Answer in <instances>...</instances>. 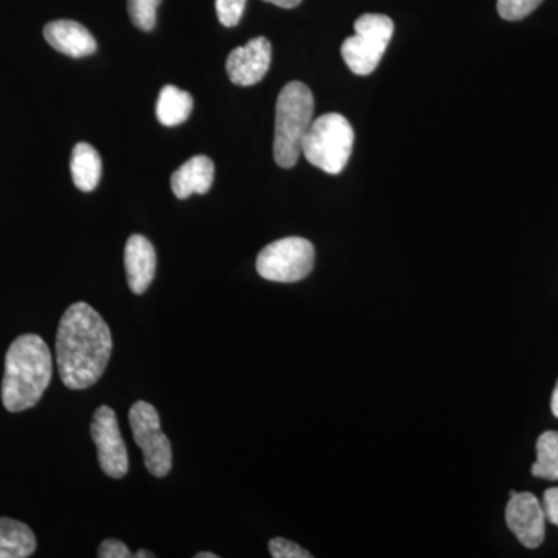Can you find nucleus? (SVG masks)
Segmentation results:
<instances>
[{"instance_id":"nucleus-1","label":"nucleus","mask_w":558,"mask_h":558,"mask_svg":"<svg viewBox=\"0 0 558 558\" xmlns=\"http://www.w3.org/2000/svg\"><path fill=\"white\" fill-rule=\"evenodd\" d=\"M112 354L108 323L87 303L72 304L64 312L57 333V363L62 384L86 389L97 384Z\"/></svg>"},{"instance_id":"nucleus-2","label":"nucleus","mask_w":558,"mask_h":558,"mask_svg":"<svg viewBox=\"0 0 558 558\" xmlns=\"http://www.w3.org/2000/svg\"><path fill=\"white\" fill-rule=\"evenodd\" d=\"M53 359L46 341L25 333L11 343L5 355L2 403L11 413L35 407L50 385Z\"/></svg>"},{"instance_id":"nucleus-3","label":"nucleus","mask_w":558,"mask_h":558,"mask_svg":"<svg viewBox=\"0 0 558 558\" xmlns=\"http://www.w3.org/2000/svg\"><path fill=\"white\" fill-rule=\"evenodd\" d=\"M314 121V95L306 84L292 81L279 92L275 117L274 156L278 167L293 168Z\"/></svg>"},{"instance_id":"nucleus-4","label":"nucleus","mask_w":558,"mask_h":558,"mask_svg":"<svg viewBox=\"0 0 558 558\" xmlns=\"http://www.w3.org/2000/svg\"><path fill=\"white\" fill-rule=\"evenodd\" d=\"M354 130L340 113L330 112L312 121L301 154L314 167L330 175L340 174L351 159Z\"/></svg>"},{"instance_id":"nucleus-5","label":"nucleus","mask_w":558,"mask_h":558,"mask_svg":"<svg viewBox=\"0 0 558 558\" xmlns=\"http://www.w3.org/2000/svg\"><path fill=\"white\" fill-rule=\"evenodd\" d=\"M354 28L355 35L341 46V57L355 75H371L379 65L395 35V22L385 14L368 13L355 21Z\"/></svg>"},{"instance_id":"nucleus-6","label":"nucleus","mask_w":558,"mask_h":558,"mask_svg":"<svg viewBox=\"0 0 558 558\" xmlns=\"http://www.w3.org/2000/svg\"><path fill=\"white\" fill-rule=\"evenodd\" d=\"M315 248L304 238H282L260 250L256 270L274 282L301 281L314 269Z\"/></svg>"},{"instance_id":"nucleus-7","label":"nucleus","mask_w":558,"mask_h":558,"mask_svg":"<svg viewBox=\"0 0 558 558\" xmlns=\"http://www.w3.org/2000/svg\"><path fill=\"white\" fill-rule=\"evenodd\" d=\"M130 424L135 444L143 451L145 468L156 478H163L171 472L172 449L170 439L161 432L159 411L138 400L131 407Z\"/></svg>"},{"instance_id":"nucleus-8","label":"nucleus","mask_w":558,"mask_h":558,"mask_svg":"<svg viewBox=\"0 0 558 558\" xmlns=\"http://www.w3.org/2000/svg\"><path fill=\"white\" fill-rule=\"evenodd\" d=\"M90 435L97 446L98 462L102 472L116 480L126 476L130 470V457H128L126 444L121 438L116 411L108 405L97 409L92 421Z\"/></svg>"},{"instance_id":"nucleus-9","label":"nucleus","mask_w":558,"mask_h":558,"mask_svg":"<svg viewBox=\"0 0 558 558\" xmlns=\"http://www.w3.org/2000/svg\"><path fill=\"white\" fill-rule=\"evenodd\" d=\"M506 523L521 545L529 549L538 548L545 539V510L537 497L529 492L523 494L510 492L508 508H506Z\"/></svg>"},{"instance_id":"nucleus-10","label":"nucleus","mask_w":558,"mask_h":558,"mask_svg":"<svg viewBox=\"0 0 558 558\" xmlns=\"http://www.w3.org/2000/svg\"><path fill=\"white\" fill-rule=\"evenodd\" d=\"M271 64L270 40L259 36L238 47L227 58V73L236 86H255L269 72Z\"/></svg>"},{"instance_id":"nucleus-11","label":"nucleus","mask_w":558,"mask_h":558,"mask_svg":"<svg viewBox=\"0 0 558 558\" xmlns=\"http://www.w3.org/2000/svg\"><path fill=\"white\" fill-rule=\"evenodd\" d=\"M124 267L132 293L142 295L156 277L157 256L153 244L142 234H132L124 248Z\"/></svg>"},{"instance_id":"nucleus-12","label":"nucleus","mask_w":558,"mask_h":558,"mask_svg":"<svg viewBox=\"0 0 558 558\" xmlns=\"http://www.w3.org/2000/svg\"><path fill=\"white\" fill-rule=\"evenodd\" d=\"M44 38L54 50L72 58L89 57L97 50V40L84 25L75 21H53L44 27Z\"/></svg>"},{"instance_id":"nucleus-13","label":"nucleus","mask_w":558,"mask_h":558,"mask_svg":"<svg viewBox=\"0 0 558 558\" xmlns=\"http://www.w3.org/2000/svg\"><path fill=\"white\" fill-rule=\"evenodd\" d=\"M215 180V163L207 156L191 157L178 171L172 172L171 189L178 199L191 194H207Z\"/></svg>"},{"instance_id":"nucleus-14","label":"nucleus","mask_w":558,"mask_h":558,"mask_svg":"<svg viewBox=\"0 0 558 558\" xmlns=\"http://www.w3.org/2000/svg\"><path fill=\"white\" fill-rule=\"evenodd\" d=\"M70 172L76 189L90 193L101 180V157L89 143H78L72 150Z\"/></svg>"},{"instance_id":"nucleus-15","label":"nucleus","mask_w":558,"mask_h":558,"mask_svg":"<svg viewBox=\"0 0 558 558\" xmlns=\"http://www.w3.org/2000/svg\"><path fill=\"white\" fill-rule=\"evenodd\" d=\"M36 550V537L27 524L0 517V558L31 557Z\"/></svg>"},{"instance_id":"nucleus-16","label":"nucleus","mask_w":558,"mask_h":558,"mask_svg":"<svg viewBox=\"0 0 558 558\" xmlns=\"http://www.w3.org/2000/svg\"><path fill=\"white\" fill-rule=\"evenodd\" d=\"M193 97L175 86H165L157 100V120L163 126L174 128L185 123L193 112Z\"/></svg>"},{"instance_id":"nucleus-17","label":"nucleus","mask_w":558,"mask_h":558,"mask_svg":"<svg viewBox=\"0 0 558 558\" xmlns=\"http://www.w3.org/2000/svg\"><path fill=\"white\" fill-rule=\"evenodd\" d=\"M537 478L558 481V432H546L537 440V461L532 465Z\"/></svg>"},{"instance_id":"nucleus-18","label":"nucleus","mask_w":558,"mask_h":558,"mask_svg":"<svg viewBox=\"0 0 558 558\" xmlns=\"http://www.w3.org/2000/svg\"><path fill=\"white\" fill-rule=\"evenodd\" d=\"M161 0H128V10L132 24L143 32H150L156 27L157 9Z\"/></svg>"},{"instance_id":"nucleus-19","label":"nucleus","mask_w":558,"mask_h":558,"mask_svg":"<svg viewBox=\"0 0 558 558\" xmlns=\"http://www.w3.org/2000/svg\"><path fill=\"white\" fill-rule=\"evenodd\" d=\"M543 0H498V13L506 21H521L542 5Z\"/></svg>"},{"instance_id":"nucleus-20","label":"nucleus","mask_w":558,"mask_h":558,"mask_svg":"<svg viewBox=\"0 0 558 558\" xmlns=\"http://www.w3.org/2000/svg\"><path fill=\"white\" fill-rule=\"evenodd\" d=\"M247 0H216V13L223 27H236L244 16Z\"/></svg>"},{"instance_id":"nucleus-21","label":"nucleus","mask_w":558,"mask_h":558,"mask_svg":"<svg viewBox=\"0 0 558 558\" xmlns=\"http://www.w3.org/2000/svg\"><path fill=\"white\" fill-rule=\"evenodd\" d=\"M270 556L275 558H312L310 550L286 538H274L269 543Z\"/></svg>"},{"instance_id":"nucleus-22","label":"nucleus","mask_w":558,"mask_h":558,"mask_svg":"<svg viewBox=\"0 0 558 558\" xmlns=\"http://www.w3.org/2000/svg\"><path fill=\"white\" fill-rule=\"evenodd\" d=\"M98 557L100 558H130L134 557L130 548L123 542L116 538L105 539L98 548Z\"/></svg>"},{"instance_id":"nucleus-23","label":"nucleus","mask_w":558,"mask_h":558,"mask_svg":"<svg viewBox=\"0 0 558 558\" xmlns=\"http://www.w3.org/2000/svg\"><path fill=\"white\" fill-rule=\"evenodd\" d=\"M543 510L546 519L558 527V487L548 488L543 497Z\"/></svg>"},{"instance_id":"nucleus-24","label":"nucleus","mask_w":558,"mask_h":558,"mask_svg":"<svg viewBox=\"0 0 558 558\" xmlns=\"http://www.w3.org/2000/svg\"><path fill=\"white\" fill-rule=\"evenodd\" d=\"M264 2L274 3V5L281 7V9H295L301 3V0H264Z\"/></svg>"},{"instance_id":"nucleus-25","label":"nucleus","mask_w":558,"mask_h":558,"mask_svg":"<svg viewBox=\"0 0 558 558\" xmlns=\"http://www.w3.org/2000/svg\"><path fill=\"white\" fill-rule=\"evenodd\" d=\"M550 410H553L554 416L558 417V381L553 392V400H550Z\"/></svg>"},{"instance_id":"nucleus-26","label":"nucleus","mask_w":558,"mask_h":558,"mask_svg":"<svg viewBox=\"0 0 558 558\" xmlns=\"http://www.w3.org/2000/svg\"><path fill=\"white\" fill-rule=\"evenodd\" d=\"M135 557H137V558H154L156 556H154L153 553H149V550L142 549V550H138L137 554H135Z\"/></svg>"},{"instance_id":"nucleus-27","label":"nucleus","mask_w":558,"mask_h":558,"mask_svg":"<svg viewBox=\"0 0 558 558\" xmlns=\"http://www.w3.org/2000/svg\"><path fill=\"white\" fill-rule=\"evenodd\" d=\"M196 558H218V556H216V554H213V553H197L196 556H194Z\"/></svg>"}]
</instances>
